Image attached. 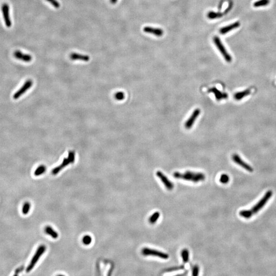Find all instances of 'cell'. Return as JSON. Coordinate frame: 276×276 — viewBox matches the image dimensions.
I'll list each match as a JSON object with an SVG mask.
<instances>
[{"instance_id":"1","label":"cell","mask_w":276,"mask_h":276,"mask_svg":"<svg viewBox=\"0 0 276 276\" xmlns=\"http://www.w3.org/2000/svg\"><path fill=\"white\" fill-rule=\"evenodd\" d=\"M272 191L270 190L267 191V193L265 194V196H263V197L261 199L260 201H259L257 204L255 205L252 208L247 210L241 211L239 212L240 216L247 219L251 218L254 215L258 212L263 207H264L267 203V201L270 200V197L272 196Z\"/></svg>"},{"instance_id":"2","label":"cell","mask_w":276,"mask_h":276,"mask_svg":"<svg viewBox=\"0 0 276 276\" xmlns=\"http://www.w3.org/2000/svg\"><path fill=\"white\" fill-rule=\"evenodd\" d=\"M173 177L177 179H181L187 181H192L197 183L205 180L206 176L201 172H195L187 171L184 173L176 172L173 174Z\"/></svg>"},{"instance_id":"3","label":"cell","mask_w":276,"mask_h":276,"mask_svg":"<svg viewBox=\"0 0 276 276\" xmlns=\"http://www.w3.org/2000/svg\"><path fill=\"white\" fill-rule=\"evenodd\" d=\"M75 153L73 151H70L68 154V156L67 158H64L62 164L54 168L52 171V173L54 175H56L58 173V172H60V171L65 168L66 166H67L69 164L73 163L75 161Z\"/></svg>"},{"instance_id":"4","label":"cell","mask_w":276,"mask_h":276,"mask_svg":"<svg viewBox=\"0 0 276 276\" xmlns=\"http://www.w3.org/2000/svg\"><path fill=\"white\" fill-rule=\"evenodd\" d=\"M46 249V247L44 245H40L38 247L36 253H35V255H34V256L32 258V259L31 260V262H30L29 265L28 266L27 268H26V272H30L33 269L35 265L37 264V262L40 258L41 256L44 253Z\"/></svg>"},{"instance_id":"5","label":"cell","mask_w":276,"mask_h":276,"mask_svg":"<svg viewBox=\"0 0 276 276\" xmlns=\"http://www.w3.org/2000/svg\"><path fill=\"white\" fill-rule=\"evenodd\" d=\"M142 254L144 256H153L155 257H158L163 259H168L169 258V256L168 254L164 253L161 251H158L156 249H151L148 247H144L142 249Z\"/></svg>"},{"instance_id":"6","label":"cell","mask_w":276,"mask_h":276,"mask_svg":"<svg viewBox=\"0 0 276 276\" xmlns=\"http://www.w3.org/2000/svg\"><path fill=\"white\" fill-rule=\"evenodd\" d=\"M213 42L217 49L220 51L221 54H222V56L224 57V60H226V62H232V56L230 55V54L227 51L224 44H222V42L220 41V39L217 37H214Z\"/></svg>"},{"instance_id":"7","label":"cell","mask_w":276,"mask_h":276,"mask_svg":"<svg viewBox=\"0 0 276 276\" xmlns=\"http://www.w3.org/2000/svg\"><path fill=\"white\" fill-rule=\"evenodd\" d=\"M2 14L3 16L5 22V24L6 27L10 28L12 25L11 20L10 17L9 15V7L7 4H3L2 5Z\"/></svg>"},{"instance_id":"8","label":"cell","mask_w":276,"mask_h":276,"mask_svg":"<svg viewBox=\"0 0 276 276\" xmlns=\"http://www.w3.org/2000/svg\"><path fill=\"white\" fill-rule=\"evenodd\" d=\"M156 176L159 178V179L162 182L165 187L168 190H171L174 188L173 184L172 181L168 179V178L160 171H158L156 172Z\"/></svg>"},{"instance_id":"9","label":"cell","mask_w":276,"mask_h":276,"mask_svg":"<svg viewBox=\"0 0 276 276\" xmlns=\"http://www.w3.org/2000/svg\"><path fill=\"white\" fill-rule=\"evenodd\" d=\"M200 113H201V110L199 108H196L193 111V113L190 117V118L187 120V121L185 123V128L186 129L189 130L192 127V126L195 122V120H196L197 117L200 115Z\"/></svg>"},{"instance_id":"10","label":"cell","mask_w":276,"mask_h":276,"mask_svg":"<svg viewBox=\"0 0 276 276\" xmlns=\"http://www.w3.org/2000/svg\"><path fill=\"white\" fill-rule=\"evenodd\" d=\"M32 85H33V82L31 80L29 79L27 80L24 84V85L21 87V89L14 94V99L19 98L22 95L24 94L27 90H28L32 87Z\"/></svg>"},{"instance_id":"11","label":"cell","mask_w":276,"mask_h":276,"mask_svg":"<svg viewBox=\"0 0 276 276\" xmlns=\"http://www.w3.org/2000/svg\"><path fill=\"white\" fill-rule=\"evenodd\" d=\"M232 160H233L234 162L238 164V165L241 166L242 167L245 169V170H247L249 172H253V168L251 167L249 165L246 163L242 160L240 156H239L237 154H234L232 156Z\"/></svg>"},{"instance_id":"12","label":"cell","mask_w":276,"mask_h":276,"mask_svg":"<svg viewBox=\"0 0 276 276\" xmlns=\"http://www.w3.org/2000/svg\"><path fill=\"white\" fill-rule=\"evenodd\" d=\"M208 93H212L214 94L215 98L217 101L226 99L228 98V94L225 92H222L218 90L215 87H213L208 90Z\"/></svg>"},{"instance_id":"13","label":"cell","mask_w":276,"mask_h":276,"mask_svg":"<svg viewBox=\"0 0 276 276\" xmlns=\"http://www.w3.org/2000/svg\"><path fill=\"white\" fill-rule=\"evenodd\" d=\"M14 56L18 60H22L23 62H29L32 60V57L31 55L25 54L19 50H16L14 53Z\"/></svg>"},{"instance_id":"14","label":"cell","mask_w":276,"mask_h":276,"mask_svg":"<svg viewBox=\"0 0 276 276\" xmlns=\"http://www.w3.org/2000/svg\"><path fill=\"white\" fill-rule=\"evenodd\" d=\"M143 31L146 33L153 34L158 37H162L164 34V31L162 29L153 28L149 26L144 27L143 28Z\"/></svg>"},{"instance_id":"15","label":"cell","mask_w":276,"mask_h":276,"mask_svg":"<svg viewBox=\"0 0 276 276\" xmlns=\"http://www.w3.org/2000/svg\"><path fill=\"white\" fill-rule=\"evenodd\" d=\"M70 58L72 60H81L83 62H89L90 56L87 55L79 54L77 53H72L70 54Z\"/></svg>"},{"instance_id":"16","label":"cell","mask_w":276,"mask_h":276,"mask_svg":"<svg viewBox=\"0 0 276 276\" xmlns=\"http://www.w3.org/2000/svg\"><path fill=\"white\" fill-rule=\"evenodd\" d=\"M240 25V24L239 22H236L232 24H230L229 25L227 26L226 27L221 28L219 30V32L222 34H224L228 33L229 32H230L232 30L237 28L239 27Z\"/></svg>"},{"instance_id":"17","label":"cell","mask_w":276,"mask_h":276,"mask_svg":"<svg viewBox=\"0 0 276 276\" xmlns=\"http://www.w3.org/2000/svg\"><path fill=\"white\" fill-rule=\"evenodd\" d=\"M251 91L250 89H247L244 91L238 92L235 93L234 95V98L236 100L239 101L242 100V99L245 98V97L251 94Z\"/></svg>"},{"instance_id":"18","label":"cell","mask_w":276,"mask_h":276,"mask_svg":"<svg viewBox=\"0 0 276 276\" xmlns=\"http://www.w3.org/2000/svg\"><path fill=\"white\" fill-rule=\"evenodd\" d=\"M46 233L51 236L53 238L56 239L58 237V234L50 226H47L44 229Z\"/></svg>"},{"instance_id":"19","label":"cell","mask_w":276,"mask_h":276,"mask_svg":"<svg viewBox=\"0 0 276 276\" xmlns=\"http://www.w3.org/2000/svg\"><path fill=\"white\" fill-rule=\"evenodd\" d=\"M181 256L184 263H187L189 260V252L187 249H184L181 252Z\"/></svg>"},{"instance_id":"20","label":"cell","mask_w":276,"mask_h":276,"mask_svg":"<svg viewBox=\"0 0 276 276\" xmlns=\"http://www.w3.org/2000/svg\"><path fill=\"white\" fill-rule=\"evenodd\" d=\"M160 212H156L149 218V222L151 224H155V223L158 220V218L160 217Z\"/></svg>"},{"instance_id":"21","label":"cell","mask_w":276,"mask_h":276,"mask_svg":"<svg viewBox=\"0 0 276 276\" xmlns=\"http://www.w3.org/2000/svg\"><path fill=\"white\" fill-rule=\"evenodd\" d=\"M270 3V0H259L255 2L253 5L255 7H259L262 6H265Z\"/></svg>"},{"instance_id":"22","label":"cell","mask_w":276,"mask_h":276,"mask_svg":"<svg viewBox=\"0 0 276 276\" xmlns=\"http://www.w3.org/2000/svg\"><path fill=\"white\" fill-rule=\"evenodd\" d=\"M46 171V167L44 165H40L37 168L34 172V175L35 176H41Z\"/></svg>"},{"instance_id":"23","label":"cell","mask_w":276,"mask_h":276,"mask_svg":"<svg viewBox=\"0 0 276 276\" xmlns=\"http://www.w3.org/2000/svg\"><path fill=\"white\" fill-rule=\"evenodd\" d=\"M223 16L222 13L219 12H215L210 11L209 12L207 16L210 19H215L217 18H219Z\"/></svg>"},{"instance_id":"24","label":"cell","mask_w":276,"mask_h":276,"mask_svg":"<svg viewBox=\"0 0 276 276\" xmlns=\"http://www.w3.org/2000/svg\"><path fill=\"white\" fill-rule=\"evenodd\" d=\"M184 268H185V267H184V265H180V266H176V267H169V268H166V269H165V270H164V271H163V272H174V271H176V270H183V269H184Z\"/></svg>"},{"instance_id":"25","label":"cell","mask_w":276,"mask_h":276,"mask_svg":"<svg viewBox=\"0 0 276 276\" xmlns=\"http://www.w3.org/2000/svg\"><path fill=\"white\" fill-rule=\"evenodd\" d=\"M30 207H31L30 204L28 203V202H26L24 204L23 207L22 208V212H23L24 214H27L29 213V210L30 209Z\"/></svg>"},{"instance_id":"26","label":"cell","mask_w":276,"mask_h":276,"mask_svg":"<svg viewBox=\"0 0 276 276\" xmlns=\"http://www.w3.org/2000/svg\"><path fill=\"white\" fill-rule=\"evenodd\" d=\"M229 180H230L229 176L226 174H223L222 176H220L219 181H220L221 183L225 184L228 183L229 181Z\"/></svg>"},{"instance_id":"27","label":"cell","mask_w":276,"mask_h":276,"mask_svg":"<svg viewBox=\"0 0 276 276\" xmlns=\"http://www.w3.org/2000/svg\"><path fill=\"white\" fill-rule=\"evenodd\" d=\"M92 239L90 236L85 235L82 238V242L85 245H89L91 244Z\"/></svg>"},{"instance_id":"28","label":"cell","mask_w":276,"mask_h":276,"mask_svg":"<svg viewBox=\"0 0 276 276\" xmlns=\"http://www.w3.org/2000/svg\"><path fill=\"white\" fill-rule=\"evenodd\" d=\"M115 98L117 100H122L125 98V95L122 92H118L115 94Z\"/></svg>"},{"instance_id":"29","label":"cell","mask_w":276,"mask_h":276,"mask_svg":"<svg viewBox=\"0 0 276 276\" xmlns=\"http://www.w3.org/2000/svg\"><path fill=\"white\" fill-rule=\"evenodd\" d=\"M47 2H48L50 4H51L52 6L54 7V8H59L60 7V4L57 0H46Z\"/></svg>"},{"instance_id":"30","label":"cell","mask_w":276,"mask_h":276,"mask_svg":"<svg viewBox=\"0 0 276 276\" xmlns=\"http://www.w3.org/2000/svg\"><path fill=\"white\" fill-rule=\"evenodd\" d=\"M199 267L197 265H195L193 267V270H192V276H197L199 274Z\"/></svg>"},{"instance_id":"31","label":"cell","mask_w":276,"mask_h":276,"mask_svg":"<svg viewBox=\"0 0 276 276\" xmlns=\"http://www.w3.org/2000/svg\"><path fill=\"white\" fill-rule=\"evenodd\" d=\"M24 270V267H19V268H17L16 270V271H15V273L14 275H17L19 274V272H21L22 270Z\"/></svg>"},{"instance_id":"32","label":"cell","mask_w":276,"mask_h":276,"mask_svg":"<svg viewBox=\"0 0 276 276\" xmlns=\"http://www.w3.org/2000/svg\"><path fill=\"white\" fill-rule=\"evenodd\" d=\"M118 0H110V3L112 4H115Z\"/></svg>"}]
</instances>
